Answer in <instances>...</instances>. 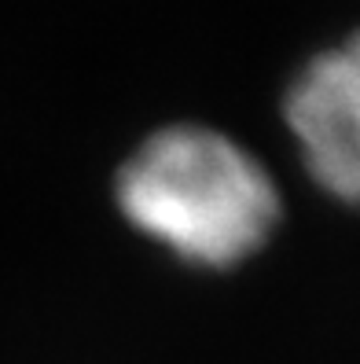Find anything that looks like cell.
Segmentation results:
<instances>
[{"label": "cell", "instance_id": "7a4b0ae2", "mask_svg": "<svg viewBox=\"0 0 360 364\" xmlns=\"http://www.w3.org/2000/svg\"><path fill=\"white\" fill-rule=\"evenodd\" d=\"M283 122L312 184L360 210V30L302 63L283 92Z\"/></svg>", "mask_w": 360, "mask_h": 364}, {"label": "cell", "instance_id": "6da1fadb", "mask_svg": "<svg viewBox=\"0 0 360 364\" xmlns=\"http://www.w3.org/2000/svg\"><path fill=\"white\" fill-rule=\"evenodd\" d=\"M118 213L187 269L228 272L261 254L283 221L272 173L209 125L147 133L114 177Z\"/></svg>", "mask_w": 360, "mask_h": 364}]
</instances>
